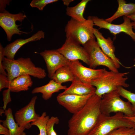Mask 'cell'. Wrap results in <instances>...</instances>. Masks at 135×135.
<instances>
[{
  "label": "cell",
  "instance_id": "1",
  "mask_svg": "<svg viewBox=\"0 0 135 135\" xmlns=\"http://www.w3.org/2000/svg\"><path fill=\"white\" fill-rule=\"evenodd\" d=\"M102 98L94 93L82 109L73 114L68 121V135L88 134L102 114L100 105Z\"/></svg>",
  "mask_w": 135,
  "mask_h": 135
},
{
  "label": "cell",
  "instance_id": "2",
  "mask_svg": "<svg viewBox=\"0 0 135 135\" xmlns=\"http://www.w3.org/2000/svg\"><path fill=\"white\" fill-rule=\"evenodd\" d=\"M2 65L4 70L7 71V77L9 81L25 75H29L40 79L46 76L45 70L36 67L29 58L20 57L16 60H10L4 57Z\"/></svg>",
  "mask_w": 135,
  "mask_h": 135
},
{
  "label": "cell",
  "instance_id": "3",
  "mask_svg": "<svg viewBox=\"0 0 135 135\" xmlns=\"http://www.w3.org/2000/svg\"><path fill=\"white\" fill-rule=\"evenodd\" d=\"M128 74V72L108 71L103 68L100 76L92 80L90 84L96 87L95 94L102 97L104 94L117 90L119 87H128L129 85L126 82L128 78L124 77Z\"/></svg>",
  "mask_w": 135,
  "mask_h": 135
},
{
  "label": "cell",
  "instance_id": "4",
  "mask_svg": "<svg viewBox=\"0 0 135 135\" xmlns=\"http://www.w3.org/2000/svg\"><path fill=\"white\" fill-rule=\"evenodd\" d=\"M135 128V124L122 113L112 116L101 114L96 125L88 135H106L112 130L121 127Z\"/></svg>",
  "mask_w": 135,
  "mask_h": 135
},
{
  "label": "cell",
  "instance_id": "5",
  "mask_svg": "<svg viewBox=\"0 0 135 135\" xmlns=\"http://www.w3.org/2000/svg\"><path fill=\"white\" fill-rule=\"evenodd\" d=\"M94 25L91 16L83 22L71 18L65 28L66 38H71L83 46L90 40L95 39L93 31Z\"/></svg>",
  "mask_w": 135,
  "mask_h": 135
},
{
  "label": "cell",
  "instance_id": "6",
  "mask_svg": "<svg viewBox=\"0 0 135 135\" xmlns=\"http://www.w3.org/2000/svg\"><path fill=\"white\" fill-rule=\"evenodd\" d=\"M117 90L103 95L100 105L102 114L108 116L112 112H122L128 116L134 115L135 111L131 104L122 100Z\"/></svg>",
  "mask_w": 135,
  "mask_h": 135
},
{
  "label": "cell",
  "instance_id": "7",
  "mask_svg": "<svg viewBox=\"0 0 135 135\" xmlns=\"http://www.w3.org/2000/svg\"><path fill=\"white\" fill-rule=\"evenodd\" d=\"M83 46L89 57V68L95 69L102 66L110 70L118 72L113 60L104 53L95 39L89 40Z\"/></svg>",
  "mask_w": 135,
  "mask_h": 135
},
{
  "label": "cell",
  "instance_id": "8",
  "mask_svg": "<svg viewBox=\"0 0 135 135\" xmlns=\"http://www.w3.org/2000/svg\"><path fill=\"white\" fill-rule=\"evenodd\" d=\"M56 50L70 61L80 60L89 66V57L85 50L71 38H66L62 46Z\"/></svg>",
  "mask_w": 135,
  "mask_h": 135
},
{
  "label": "cell",
  "instance_id": "9",
  "mask_svg": "<svg viewBox=\"0 0 135 135\" xmlns=\"http://www.w3.org/2000/svg\"><path fill=\"white\" fill-rule=\"evenodd\" d=\"M26 17L25 14L21 12L16 14H12L6 10L0 13V26L5 32L8 41L11 40L12 37L14 34L20 35L23 33H29L20 30L18 28L20 25L16 24V22L17 21L22 22Z\"/></svg>",
  "mask_w": 135,
  "mask_h": 135
},
{
  "label": "cell",
  "instance_id": "10",
  "mask_svg": "<svg viewBox=\"0 0 135 135\" xmlns=\"http://www.w3.org/2000/svg\"><path fill=\"white\" fill-rule=\"evenodd\" d=\"M94 25L99 27V29L104 28L108 30L111 33L116 35L123 32L130 36L135 42V33L132 30L131 20L126 16H123L124 22L119 24H114L108 22L102 18L97 16H92Z\"/></svg>",
  "mask_w": 135,
  "mask_h": 135
},
{
  "label": "cell",
  "instance_id": "11",
  "mask_svg": "<svg viewBox=\"0 0 135 135\" xmlns=\"http://www.w3.org/2000/svg\"><path fill=\"white\" fill-rule=\"evenodd\" d=\"M95 93L84 96L72 94H62L60 93L56 97L58 104L69 112L74 114L82 109L89 98Z\"/></svg>",
  "mask_w": 135,
  "mask_h": 135
},
{
  "label": "cell",
  "instance_id": "12",
  "mask_svg": "<svg viewBox=\"0 0 135 135\" xmlns=\"http://www.w3.org/2000/svg\"><path fill=\"white\" fill-rule=\"evenodd\" d=\"M40 54L46 63L48 77L50 78L58 69L68 66L70 63V61L56 50H45Z\"/></svg>",
  "mask_w": 135,
  "mask_h": 135
},
{
  "label": "cell",
  "instance_id": "13",
  "mask_svg": "<svg viewBox=\"0 0 135 135\" xmlns=\"http://www.w3.org/2000/svg\"><path fill=\"white\" fill-rule=\"evenodd\" d=\"M37 96H34L26 106L17 111L14 114L16 122L20 127L28 129L32 126L31 123L40 116L36 113L35 105Z\"/></svg>",
  "mask_w": 135,
  "mask_h": 135
},
{
  "label": "cell",
  "instance_id": "14",
  "mask_svg": "<svg viewBox=\"0 0 135 135\" xmlns=\"http://www.w3.org/2000/svg\"><path fill=\"white\" fill-rule=\"evenodd\" d=\"M69 66L76 78L89 84H90L92 80L100 76L103 69H95L86 67L78 60L70 61Z\"/></svg>",
  "mask_w": 135,
  "mask_h": 135
},
{
  "label": "cell",
  "instance_id": "15",
  "mask_svg": "<svg viewBox=\"0 0 135 135\" xmlns=\"http://www.w3.org/2000/svg\"><path fill=\"white\" fill-rule=\"evenodd\" d=\"M93 31L99 46L104 53L112 60L117 68H119L120 65L124 66L115 56V47L111 38H105L102 33L96 28H94Z\"/></svg>",
  "mask_w": 135,
  "mask_h": 135
},
{
  "label": "cell",
  "instance_id": "16",
  "mask_svg": "<svg viewBox=\"0 0 135 135\" xmlns=\"http://www.w3.org/2000/svg\"><path fill=\"white\" fill-rule=\"evenodd\" d=\"M44 33L42 30H39L28 38L18 39L8 44L4 48V56L8 59L14 60L18 50L25 44L31 42L40 40L44 37Z\"/></svg>",
  "mask_w": 135,
  "mask_h": 135
},
{
  "label": "cell",
  "instance_id": "17",
  "mask_svg": "<svg viewBox=\"0 0 135 135\" xmlns=\"http://www.w3.org/2000/svg\"><path fill=\"white\" fill-rule=\"evenodd\" d=\"M96 90V88L90 84L84 83L75 77L70 86L60 94L84 96L95 93Z\"/></svg>",
  "mask_w": 135,
  "mask_h": 135
},
{
  "label": "cell",
  "instance_id": "18",
  "mask_svg": "<svg viewBox=\"0 0 135 135\" xmlns=\"http://www.w3.org/2000/svg\"><path fill=\"white\" fill-rule=\"evenodd\" d=\"M67 87L51 79L46 84L34 88L32 91V94L41 93L42 98L47 100L50 98L52 94L59 92L61 90H65Z\"/></svg>",
  "mask_w": 135,
  "mask_h": 135
},
{
  "label": "cell",
  "instance_id": "19",
  "mask_svg": "<svg viewBox=\"0 0 135 135\" xmlns=\"http://www.w3.org/2000/svg\"><path fill=\"white\" fill-rule=\"evenodd\" d=\"M6 118L4 120H0L2 125L7 128L9 130L10 135H26L24 132L25 129L19 126L15 122L13 115L12 109L8 108L4 110Z\"/></svg>",
  "mask_w": 135,
  "mask_h": 135
},
{
  "label": "cell",
  "instance_id": "20",
  "mask_svg": "<svg viewBox=\"0 0 135 135\" xmlns=\"http://www.w3.org/2000/svg\"><path fill=\"white\" fill-rule=\"evenodd\" d=\"M32 84L30 76L25 75L17 77L10 81L8 88L12 92L26 91L28 90Z\"/></svg>",
  "mask_w": 135,
  "mask_h": 135
},
{
  "label": "cell",
  "instance_id": "21",
  "mask_svg": "<svg viewBox=\"0 0 135 135\" xmlns=\"http://www.w3.org/2000/svg\"><path fill=\"white\" fill-rule=\"evenodd\" d=\"M118 7L117 10L111 17L104 19L110 23L122 16H127L135 14V3H127L124 0H118Z\"/></svg>",
  "mask_w": 135,
  "mask_h": 135
},
{
  "label": "cell",
  "instance_id": "22",
  "mask_svg": "<svg viewBox=\"0 0 135 135\" xmlns=\"http://www.w3.org/2000/svg\"><path fill=\"white\" fill-rule=\"evenodd\" d=\"M90 0H82L76 6L68 7L66 8V14L76 20L83 22L86 19L83 16L87 4Z\"/></svg>",
  "mask_w": 135,
  "mask_h": 135
},
{
  "label": "cell",
  "instance_id": "23",
  "mask_svg": "<svg viewBox=\"0 0 135 135\" xmlns=\"http://www.w3.org/2000/svg\"><path fill=\"white\" fill-rule=\"evenodd\" d=\"M75 78L68 66H62L58 69L51 79L58 83L62 84L68 81L72 82Z\"/></svg>",
  "mask_w": 135,
  "mask_h": 135
},
{
  "label": "cell",
  "instance_id": "24",
  "mask_svg": "<svg viewBox=\"0 0 135 135\" xmlns=\"http://www.w3.org/2000/svg\"><path fill=\"white\" fill-rule=\"evenodd\" d=\"M49 118L46 112H44L36 120L31 123L32 126H36L38 128L40 131L38 135H47L46 126Z\"/></svg>",
  "mask_w": 135,
  "mask_h": 135
},
{
  "label": "cell",
  "instance_id": "25",
  "mask_svg": "<svg viewBox=\"0 0 135 135\" xmlns=\"http://www.w3.org/2000/svg\"><path fill=\"white\" fill-rule=\"evenodd\" d=\"M117 90L120 96L126 99L131 104L135 111V93L126 90L122 86L119 87Z\"/></svg>",
  "mask_w": 135,
  "mask_h": 135
},
{
  "label": "cell",
  "instance_id": "26",
  "mask_svg": "<svg viewBox=\"0 0 135 135\" xmlns=\"http://www.w3.org/2000/svg\"><path fill=\"white\" fill-rule=\"evenodd\" d=\"M135 128L126 127L115 129L106 135H134Z\"/></svg>",
  "mask_w": 135,
  "mask_h": 135
},
{
  "label": "cell",
  "instance_id": "27",
  "mask_svg": "<svg viewBox=\"0 0 135 135\" xmlns=\"http://www.w3.org/2000/svg\"><path fill=\"white\" fill-rule=\"evenodd\" d=\"M59 120L57 117L52 116L49 118L46 126L47 135H57L54 129L55 124H57Z\"/></svg>",
  "mask_w": 135,
  "mask_h": 135
},
{
  "label": "cell",
  "instance_id": "28",
  "mask_svg": "<svg viewBox=\"0 0 135 135\" xmlns=\"http://www.w3.org/2000/svg\"><path fill=\"white\" fill-rule=\"evenodd\" d=\"M58 0H33L30 4L32 8H36L40 10H42L47 4L58 1Z\"/></svg>",
  "mask_w": 135,
  "mask_h": 135
},
{
  "label": "cell",
  "instance_id": "29",
  "mask_svg": "<svg viewBox=\"0 0 135 135\" xmlns=\"http://www.w3.org/2000/svg\"><path fill=\"white\" fill-rule=\"evenodd\" d=\"M10 89L4 90L2 92L4 106L3 110H5L8 104L11 101V98L10 94Z\"/></svg>",
  "mask_w": 135,
  "mask_h": 135
},
{
  "label": "cell",
  "instance_id": "30",
  "mask_svg": "<svg viewBox=\"0 0 135 135\" xmlns=\"http://www.w3.org/2000/svg\"><path fill=\"white\" fill-rule=\"evenodd\" d=\"M4 48L1 43L0 44V74H2L7 76V73L4 69L2 62L4 58Z\"/></svg>",
  "mask_w": 135,
  "mask_h": 135
},
{
  "label": "cell",
  "instance_id": "31",
  "mask_svg": "<svg viewBox=\"0 0 135 135\" xmlns=\"http://www.w3.org/2000/svg\"><path fill=\"white\" fill-rule=\"evenodd\" d=\"M10 81L7 76L2 74H0V91L4 88H8Z\"/></svg>",
  "mask_w": 135,
  "mask_h": 135
},
{
  "label": "cell",
  "instance_id": "32",
  "mask_svg": "<svg viewBox=\"0 0 135 135\" xmlns=\"http://www.w3.org/2000/svg\"><path fill=\"white\" fill-rule=\"evenodd\" d=\"M11 0H0V13L4 12L6 10L5 8L6 7V4H9Z\"/></svg>",
  "mask_w": 135,
  "mask_h": 135
},
{
  "label": "cell",
  "instance_id": "33",
  "mask_svg": "<svg viewBox=\"0 0 135 135\" xmlns=\"http://www.w3.org/2000/svg\"><path fill=\"white\" fill-rule=\"evenodd\" d=\"M0 134L4 135H10L9 130L7 128L0 124Z\"/></svg>",
  "mask_w": 135,
  "mask_h": 135
},
{
  "label": "cell",
  "instance_id": "34",
  "mask_svg": "<svg viewBox=\"0 0 135 135\" xmlns=\"http://www.w3.org/2000/svg\"><path fill=\"white\" fill-rule=\"evenodd\" d=\"M125 116L126 118L133 122L135 124V114L132 116Z\"/></svg>",
  "mask_w": 135,
  "mask_h": 135
},
{
  "label": "cell",
  "instance_id": "35",
  "mask_svg": "<svg viewBox=\"0 0 135 135\" xmlns=\"http://www.w3.org/2000/svg\"><path fill=\"white\" fill-rule=\"evenodd\" d=\"M74 0H63L62 1L64 4L67 7H68L70 4L72 2H73Z\"/></svg>",
  "mask_w": 135,
  "mask_h": 135
},
{
  "label": "cell",
  "instance_id": "36",
  "mask_svg": "<svg viewBox=\"0 0 135 135\" xmlns=\"http://www.w3.org/2000/svg\"><path fill=\"white\" fill-rule=\"evenodd\" d=\"M129 18L133 22H135V14L126 16Z\"/></svg>",
  "mask_w": 135,
  "mask_h": 135
},
{
  "label": "cell",
  "instance_id": "37",
  "mask_svg": "<svg viewBox=\"0 0 135 135\" xmlns=\"http://www.w3.org/2000/svg\"><path fill=\"white\" fill-rule=\"evenodd\" d=\"M132 28L134 29L135 30V22H132Z\"/></svg>",
  "mask_w": 135,
  "mask_h": 135
},
{
  "label": "cell",
  "instance_id": "38",
  "mask_svg": "<svg viewBox=\"0 0 135 135\" xmlns=\"http://www.w3.org/2000/svg\"><path fill=\"white\" fill-rule=\"evenodd\" d=\"M4 110L2 109H0V116H2V113H4Z\"/></svg>",
  "mask_w": 135,
  "mask_h": 135
},
{
  "label": "cell",
  "instance_id": "39",
  "mask_svg": "<svg viewBox=\"0 0 135 135\" xmlns=\"http://www.w3.org/2000/svg\"><path fill=\"white\" fill-rule=\"evenodd\" d=\"M134 62L135 63V57L134 58Z\"/></svg>",
  "mask_w": 135,
  "mask_h": 135
},
{
  "label": "cell",
  "instance_id": "40",
  "mask_svg": "<svg viewBox=\"0 0 135 135\" xmlns=\"http://www.w3.org/2000/svg\"><path fill=\"white\" fill-rule=\"evenodd\" d=\"M134 135H135V134H134Z\"/></svg>",
  "mask_w": 135,
  "mask_h": 135
}]
</instances>
